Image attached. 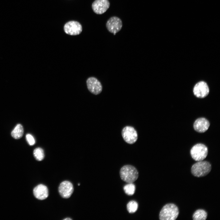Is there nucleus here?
Returning <instances> with one entry per match:
<instances>
[{
  "instance_id": "19",
  "label": "nucleus",
  "mask_w": 220,
  "mask_h": 220,
  "mask_svg": "<svg viewBox=\"0 0 220 220\" xmlns=\"http://www.w3.org/2000/svg\"><path fill=\"white\" fill-rule=\"evenodd\" d=\"M26 139L28 143L30 145H33L35 143V140L33 136L30 134H28L26 135Z\"/></svg>"
},
{
  "instance_id": "5",
  "label": "nucleus",
  "mask_w": 220,
  "mask_h": 220,
  "mask_svg": "<svg viewBox=\"0 0 220 220\" xmlns=\"http://www.w3.org/2000/svg\"><path fill=\"white\" fill-rule=\"evenodd\" d=\"M122 134L124 141L129 144H134L138 139L137 132L132 127L127 126L124 127L122 130Z\"/></svg>"
},
{
  "instance_id": "14",
  "label": "nucleus",
  "mask_w": 220,
  "mask_h": 220,
  "mask_svg": "<svg viewBox=\"0 0 220 220\" xmlns=\"http://www.w3.org/2000/svg\"><path fill=\"white\" fill-rule=\"evenodd\" d=\"M24 134V129L20 124H18L12 131L11 135L12 137L16 139H19L23 136Z\"/></svg>"
},
{
  "instance_id": "13",
  "label": "nucleus",
  "mask_w": 220,
  "mask_h": 220,
  "mask_svg": "<svg viewBox=\"0 0 220 220\" xmlns=\"http://www.w3.org/2000/svg\"><path fill=\"white\" fill-rule=\"evenodd\" d=\"M33 192L35 197L40 200L46 199L49 195L47 187L43 184H39L36 186L34 188Z\"/></svg>"
},
{
  "instance_id": "6",
  "label": "nucleus",
  "mask_w": 220,
  "mask_h": 220,
  "mask_svg": "<svg viewBox=\"0 0 220 220\" xmlns=\"http://www.w3.org/2000/svg\"><path fill=\"white\" fill-rule=\"evenodd\" d=\"M106 26L110 32L113 34L116 33L121 30L123 26L122 22L119 17L113 16L108 20Z\"/></svg>"
},
{
  "instance_id": "9",
  "label": "nucleus",
  "mask_w": 220,
  "mask_h": 220,
  "mask_svg": "<svg viewBox=\"0 0 220 220\" xmlns=\"http://www.w3.org/2000/svg\"><path fill=\"white\" fill-rule=\"evenodd\" d=\"M110 6V3L108 0H95L93 3L92 7L95 13L101 14L106 11Z\"/></svg>"
},
{
  "instance_id": "17",
  "label": "nucleus",
  "mask_w": 220,
  "mask_h": 220,
  "mask_svg": "<svg viewBox=\"0 0 220 220\" xmlns=\"http://www.w3.org/2000/svg\"><path fill=\"white\" fill-rule=\"evenodd\" d=\"M135 187L133 183H128L123 187V190L125 193L128 195H132L134 193Z\"/></svg>"
},
{
  "instance_id": "8",
  "label": "nucleus",
  "mask_w": 220,
  "mask_h": 220,
  "mask_svg": "<svg viewBox=\"0 0 220 220\" xmlns=\"http://www.w3.org/2000/svg\"><path fill=\"white\" fill-rule=\"evenodd\" d=\"M86 84L89 91L94 94H98L102 91V86L101 83L94 77L89 78L87 80Z\"/></svg>"
},
{
  "instance_id": "18",
  "label": "nucleus",
  "mask_w": 220,
  "mask_h": 220,
  "mask_svg": "<svg viewBox=\"0 0 220 220\" xmlns=\"http://www.w3.org/2000/svg\"><path fill=\"white\" fill-rule=\"evenodd\" d=\"M127 209L130 213L135 212L137 210L138 205L135 201L131 200L127 204Z\"/></svg>"
},
{
  "instance_id": "7",
  "label": "nucleus",
  "mask_w": 220,
  "mask_h": 220,
  "mask_svg": "<svg viewBox=\"0 0 220 220\" xmlns=\"http://www.w3.org/2000/svg\"><path fill=\"white\" fill-rule=\"evenodd\" d=\"M64 30L67 34L75 35L81 33L82 31V28L79 22L71 21L67 22L64 25Z\"/></svg>"
},
{
  "instance_id": "4",
  "label": "nucleus",
  "mask_w": 220,
  "mask_h": 220,
  "mask_svg": "<svg viewBox=\"0 0 220 220\" xmlns=\"http://www.w3.org/2000/svg\"><path fill=\"white\" fill-rule=\"evenodd\" d=\"M190 154L195 160L199 161L205 159L208 154L207 147L204 144H197L193 146L190 150Z\"/></svg>"
},
{
  "instance_id": "16",
  "label": "nucleus",
  "mask_w": 220,
  "mask_h": 220,
  "mask_svg": "<svg viewBox=\"0 0 220 220\" xmlns=\"http://www.w3.org/2000/svg\"><path fill=\"white\" fill-rule=\"evenodd\" d=\"M33 154L35 159L38 161L42 160L44 157V153L42 149L37 148L35 149Z\"/></svg>"
},
{
  "instance_id": "2",
  "label": "nucleus",
  "mask_w": 220,
  "mask_h": 220,
  "mask_svg": "<svg viewBox=\"0 0 220 220\" xmlns=\"http://www.w3.org/2000/svg\"><path fill=\"white\" fill-rule=\"evenodd\" d=\"M179 213L178 208L174 204L169 203L165 205L162 208L159 214L160 220H175Z\"/></svg>"
},
{
  "instance_id": "11",
  "label": "nucleus",
  "mask_w": 220,
  "mask_h": 220,
  "mask_svg": "<svg viewBox=\"0 0 220 220\" xmlns=\"http://www.w3.org/2000/svg\"><path fill=\"white\" fill-rule=\"evenodd\" d=\"M74 190L72 184L69 181H65L62 182L59 187V192L63 198H69Z\"/></svg>"
},
{
  "instance_id": "1",
  "label": "nucleus",
  "mask_w": 220,
  "mask_h": 220,
  "mask_svg": "<svg viewBox=\"0 0 220 220\" xmlns=\"http://www.w3.org/2000/svg\"><path fill=\"white\" fill-rule=\"evenodd\" d=\"M119 173L122 180L128 183H133L138 177V173L136 168L130 165L123 166L121 168Z\"/></svg>"
},
{
  "instance_id": "20",
  "label": "nucleus",
  "mask_w": 220,
  "mask_h": 220,
  "mask_svg": "<svg viewBox=\"0 0 220 220\" xmlns=\"http://www.w3.org/2000/svg\"><path fill=\"white\" fill-rule=\"evenodd\" d=\"M72 219H71V218H65L64 219V220H72Z\"/></svg>"
},
{
  "instance_id": "15",
  "label": "nucleus",
  "mask_w": 220,
  "mask_h": 220,
  "mask_svg": "<svg viewBox=\"0 0 220 220\" xmlns=\"http://www.w3.org/2000/svg\"><path fill=\"white\" fill-rule=\"evenodd\" d=\"M207 217V212L201 209L196 210L193 215V219L194 220H205Z\"/></svg>"
},
{
  "instance_id": "12",
  "label": "nucleus",
  "mask_w": 220,
  "mask_h": 220,
  "mask_svg": "<svg viewBox=\"0 0 220 220\" xmlns=\"http://www.w3.org/2000/svg\"><path fill=\"white\" fill-rule=\"evenodd\" d=\"M209 121L204 118H200L196 119L193 124L194 130L199 133L206 131L210 126Z\"/></svg>"
},
{
  "instance_id": "3",
  "label": "nucleus",
  "mask_w": 220,
  "mask_h": 220,
  "mask_svg": "<svg viewBox=\"0 0 220 220\" xmlns=\"http://www.w3.org/2000/svg\"><path fill=\"white\" fill-rule=\"evenodd\" d=\"M211 166L206 161H199L193 165L191 169L192 174L195 176L200 177L205 176L211 171Z\"/></svg>"
},
{
  "instance_id": "10",
  "label": "nucleus",
  "mask_w": 220,
  "mask_h": 220,
  "mask_svg": "<svg viewBox=\"0 0 220 220\" xmlns=\"http://www.w3.org/2000/svg\"><path fill=\"white\" fill-rule=\"evenodd\" d=\"M209 92V88L207 85L204 81H200L197 83L193 89L194 95L200 98L206 97L208 95Z\"/></svg>"
}]
</instances>
